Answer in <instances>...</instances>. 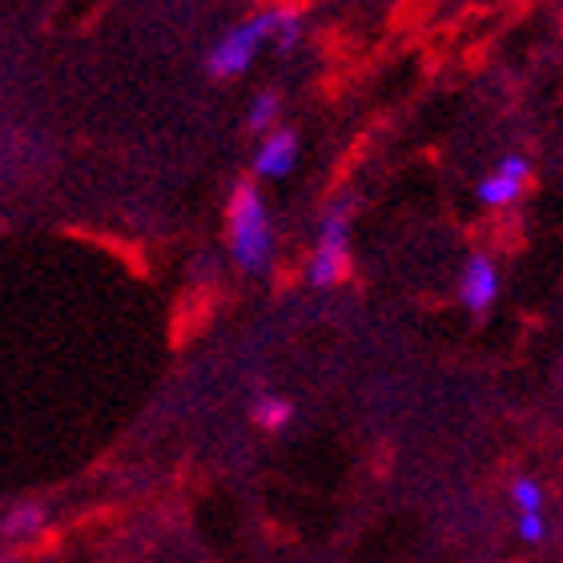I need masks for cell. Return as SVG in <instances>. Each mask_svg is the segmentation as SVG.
<instances>
[{"label": "cell", "instance_id": "cell-1", "mask_svg": "<svg viewBox=\"0 0 563 563\" xmlns=\"http://www.w3.org/2000/svg\"><path fill=\"white\" fill-rule=\"evenodd\" d=\"M230 246H234V262L246 274L271 271L274 262V225L266 213V201L254 186H238L234 201H230Z\"/></svg>", "mask_w": 563, "mask_h": 563}, {"label": "cell", "instance_id": "cell-2", "mask_svg": "<svg viewBox=\"0 0 563 563\" xmlns=\"http://www.w3.org/2000/svg\"><path fill=\"white\" fill-rule=\"evenodd\" d=\"M282 21V9H266L258 16H250L246 24H238L230 33L213 45L210 53V73L213 77H238V73H246L258 57V48L266 41H274V29Z\"/></svg>", "mask_w": 563, "mask_h": 563}, {"label": "cell", "instance_id": "cell-3", "mask_svg": "<svg viewBox=\"0 0 563 563\" xmlns=\"http://www.w3.org/2000/svg\"><path fill=\"white\" fill-rule=\"evenodd\" d=\"M346 262H351V201H339L327 210V222H322V234H318L314 258L306 266V278L314 290H327V286H339V278L346 274Z\"/></svg>", "mask_w": 563, "mask_h": 563}, {"label": "cell", "instance_id": "cell-4", "mask_svg": "<svg viewBox=\"0 0 563 563\" xmlns=\"http://www.w3.org/2000/svg\"><path fill=\"white\" fill-rule=\"evenodd\" d=\"M459 298H463V306H467L471 314L492 310V302L499 298V271H495V262L487 258V254L467 258L463 282H459Z\"/></svg>", "mask_w": 563, "mask_h": 563}, {"label": "cell", "instance_id": "cell-5", "mask_svg": "<svg viewBox=\"0 0 563 563\" xmlns=\"http://www.w3.org/2000/svg\"><path fill=\"white\" fill-rule=\"evenodd\" d=\"M523 177H528V157L511 153V157L499 162V169H495L492 177L479 181V198L487 201V206H511V201L519 198V189H523Z\"/></svg>", "mask_w": 563, "mask_h": 563}, {"label": "cell", "instance_id": "cell-6", "mask_svg": "<svg viewBox=\"0 0 563 563\" xmlns=\"http://www.w3.org/2000/svg\"><path fill=\"white\" fill-rule=\"evenodd\" d=\"M294 162H298V137L290 130H271L262 141L254 169H258V177H286Z\"/></svg>", "mask_w": 563, "mask_h": 563}, {"label": "cell", "instance_id": "cell-7", "mask_svg": "<svg viewBox=\"0 0 563 563\" xmlns=\"http://www.w3.org/2000/svg\"><path fill=\"white\" fill-rule=\"evenodd\" d=\"M41 523H45V507L24 504V507H16V511H9V519H4V531H9V536H16V540H24V536L41 531Z\"/></svg>", "mask_w": 563, "mask_h": 563}, {"label": "cell", "instance_id": "cell-8", "mask_svg": "<svg viewBox=\"0 0 563 563\" xmlns=\"http://www.w3.org/2000/svg\"><path fill=\"white\" fill-rule=\"evenodd\" d=\"M294 415V407L286 399H274V395H266V399L254 402V419L266 427V431H278V427H286Z\"/></svg>", "mask_w": 563, "mask_h": 563}, {"label": "cell", "instance_id": "cell-9", "mask_svg": "<svg viewBox=\"0 0 563 563\" xmlns=\"http://www.w3.org/2000/svg\"><path fill=\"white\" fill-rule=\"evenodd\" d=\"M278 109H282L278 93H262L258 101L250 106L246 125H250V130H266V125H274V121H278Z\"/></svg>", "mask_w": 563, "mask_h": 563}, {"label": "cell", "instance_id": "cell-10", "mask_svg": "<svg viewBox=\"0 0 563 563\" xmlns=\"http://www.w3.org/2000/svg\"><path fill=\"white\" fill-rule=\"evenodd\" d=\"M511 495H516L519 516H523V511H543V487L536 479H516Z\"/></svg>", "mask_w": 563, "mask_h": 563}, {"label": "cell", "instance_id": "cell-11", "mask_svg": "<svg viewBox=\"0 0 563 563\" xmlns=\"http://www.w3.org/2000/svg\"><path fill=\"white\" fill-rule=\"evenodd\" d=\"M298 36H302V29H298V12L282 9V21H278V29H274V45H278L282 53H290V48L298 45Z\"/></svg>", "mask_w": 563, "mask_h": 563}, {"label": "cell", "instance_id": "cell-12", "mask_svg": "<svg viewBox=\"0 0 563 563\" xmlns=\"http://www.w3.org/2000/svg\"><path fill=\"white\" fill-rule=\"evenodd\" d=\"M519 536H523L528 543H543L548 528H543V516H540V511H523V516H519Z\"/></svg>", "mask_w": 563, "mask_h": 563}, {"label": "cell", "instance_id": "cell-13", "mask_svg": "<svg viewBox=\"0 0 563 563\" xmlns=\"http://www.w3.org/2000/svg\"><path fill=\"white\" fill-rule=\"evenodd\" d=\"M0 563H16V560H0Z\"/></svg>", "mask_w": 563, "mask_h": 563}]
</instances>
